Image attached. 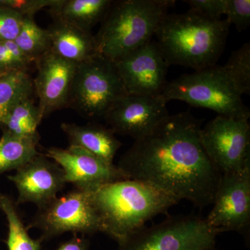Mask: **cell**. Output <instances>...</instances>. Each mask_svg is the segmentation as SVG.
I'll use <instances>...</instances> for the list:
<instances>
[{"label": "cell", "instance_id": "obj_3", "mask_svg": "<svg viewBox=\"0 0 250 250\" xmlns=\"http://www.w3.org/2000/svg\"><path fill=\"white\" fill-rule=\"evenodd\" d=\"M89 192L102 232L118 243L179 202L154 186L135 179L111 182Z\"/></svg>", "mask_w": 250, "mask_h": 250}, {"label": "cell", "instance_id": "obj_27", "mask_svg": "<svg viewBox=\"0 0 250 250\" xmlns=\"http://www.w3.org/2000/svg\"><path fill=\"white\" fill-rule=\"evenodd\" d=\"M54 0H0V6L14 10L23 18L35 16L41 10L49 8Z\"/></svg>", "mask_w": 250, "mask_h": 250}, {"label": "cell", "instance_id": "obj_1", "mask_svg": "<svg viewBox=\"0 0 250 250\" xmlns=\"http://www.w3.org/2000/svg\"><path fill=\"white\" fill-rule=\"evenodd\" d=\"M201 122L190 111L167 114L135 140L117 167L126 178L151 184L204 208L213 204L223 174L202 146Z\"/></svg>", "mask_w": 250, "mask_h": 250}, {"label": "cell", "instance_id": "obj_2", "mask_svg": "<svg viewBox=\"0 0 250 250\" xmlns=\"http://www.w3.org/2000/svg\"><path fill=\"white\" fill-rule=\"evenodd\" d=\"M227 20H213L194 10L167 14L154 36L168 65H182L195 71L215 63L223 54L229 31Z\"/></svg>", "mask_w": 250, "mask_h": 250}, {"label": "cell", "instance_id": "obj_22", "mask_svg": "<svg viewBox=\"0 0 250 250\" xmlns=\"http://www.w3.org/2000/svg\"><path fill=\"white\" fill-rule=\"evenodd\" d=\"M0 210L8 224L6 245L8 250H41L40 238L33 239L22 223L17 210V205L7 195L0 194Z\"/></svg>", "mask_w": 250, "mask_h": 250}, {"label": "cell", "instance_id": "obj_28", "mask_svg": "<svg viewBox=\"0 0 250 250\" xmlns=\"http://www.w3.org/2000/svg\"><path fill=\"white\" fill-rule=\"evenodd\" d=\"M190 9L210 19L220 20L225 14L226 0H185Z\"/></svg>", "mask_w": 250, "mask_h": 250}, {"label": "cell", "instance_id": "obj_20", "mask_svg": "<svg viewBox=\"0 0 250 250\" xmlns=\"http://www.w3.org/2000/svg\"><path fill=\"white\" fill-rule=\"evenodd\" d=\"M34 84L27 70L5 72L0 76V125L18 103L31 98Z\"/></svg>", "mask_w": 250, "mask_h": 250}, {"label": "cell", "instance_id": "obj_7", "mask_svg": "<svg viewBox=\"0 0 250 250\" xmlns=\"http://www.w3.org/2000/svg\"><path fill=\"white\" fill-rule=\"evenodd\" d=\"M218 231L197 215H173L143 227L118 243L117 250H216Z\"/></svg>", "mask_w": 250, "mask_h": 250}, {"label": "cell", "instance_id": "obj_23", "mask_svg": "<svg viewBox=\"0 0 250 250\" xmlns=\"http://www.w3.org/2000/svg\"><path fill=\"white\" fill-rule=\"evenodd\" d=\"M15 42L31 62H36L50 49L47 29H42L34 16L23 18L22 27Z\"/></svg>", "mask_w": 250, "mask_h": 250}, {"label": "cell", "instance_id": "obj_9", "mask_svg": "<svg viewBox=\"0 0 250 250\" xmlns=\"http://www.w3.org/2000/svg\"><path fill=\"white\" fill-rule=\"evenodd\" d=\"M206 153L222 174L250 165V126L243 118L217 116L201 129Z\"/></svg>", "mask_w": 250, "mask_h": 250}, {"label": "cell", "instance_id": "obj_29", "mask_svg": "<svg viewBox=\"0 0 250 250\" xmlns=\"http://www.w3.org/2000/svg\"><path fill=\"white\" fill-rule=\"evenodd\" d=\"M18 70L9 49L4 42H0V72L5 73Z\"/></svg>", "mask_w": 250, "mask_h": 250}, {"label": "cell", "instance_id": "obj_15", "mask_svg": "<svg viewBox=\"0 0 250 250\" xmlns=\"http://www.w3.org/2000/svg\"><path fill=\"white\" fill-rule=\"evenodd\" d=\"M37 75L33 81L43 118L67 107L69 95L78 64L59 57L49 49L35 62Z\"/></svg>", "mask_w": 250, "mask_h": 250}, {"label": "cell", "instance_id": "obj_5", "mask_svg": "<svg viewBox=\"0 0 250 250\" xmlns=\"http://www.w3.org/2000/svg\"><path fill=\"white\" fill-rule=\"evenodd\" d=\"M166 102L180 100L216 112L218 116L249 120L243 95L223 66L214 65L167 82L161 93Z\"/></svg>", "mask_w": 250, "mask_h": 250}, {"label": "cell", "instance_id": "obj_18", "mask_svg": "<svg viewBox=\"0 0 250 250\" xmlns=\"http://www.w3.org/2000/svg\"><path fill=\"white\" fill-rule=\"evenodd\" d=\"M111 0H54L48 8L54 21L70 23L85 31H91L101 22L107 13Z\"/></svg>", "mask_w": 250, "mask_h": 250}, {"label": "cell", "instance_id": "obj_13", "mask_svg": "<svg viewBox=\"0 0 250 250\" xmlns=\"http://www.w3.org/2000/svg\"><path fill=\"white\" fill-rule=\"evenodd\" d=\"M167 102L161 95H125L104 117L115 134L139 139L168 114Z\"/></svg>", "mask_w": 250, "mask_h": 250}, {"label": "cell", "instance_id": "obj_11", "mask_svg": "<svg viewBox=\"0 0 250 250\" xmlns=\"http://www.w3.org/2000/svg\"><path fill=\"white\" fill-rule=\"evenodd\" d=\"M129 95H161L165 88L169 65L154 41L115 61Z\"/></svg>", "mask_w": 250, "mask_h": 250}, {"label": "cell", "instance_id": "obj_21", "mask_svg": "<svg viewBox=\"0 0 250 250\" xmlns=\"http://www.w3.org/2000/svg\"><path fill=\"white\" fill-rule=\"evenodd\" d=\"M42 117L39 106L31 98L25 99L14 106L0 125L3 132L18 137L38 136L37 128Z\"/></svg>", "mask_w": 250, "mask_h": 250}, {"label": "cell", "instance_id": "obj_25", "mask_svg": "<svg viewBox=\"0 0 250 250\" xmlns=\"http://www.w3.org/2000/svg\"><path fill=\"white\" fill-rule=\"evenodd\" d=\"M227 21L234 24L238 31L246 30L250 25V0H226Z\"/></svg>", "mask_w": 250, "mask_h": 250}, {"label": "cell", "instance_id": "obj_30", "mask_svg": "<svg viewBox=\"0 0 250 250\" xmlns=\"http://www.w3.org/2000/svg\"><path fill=\"white\" fill-rule=\"evenodd\" d=\"M89 241L84 237H79L74 233L71 239L62 243L57 250H88Z\"/></svg>", "mask_w": 250, "mask_h": 250}, {"label": "cell", "instance_id": "obj_14", "mask_svg": "<svg viewBox=\"0 0 250 250\" xmlns=\"http://www.w3.org/2000/svg\"><path fill=\"white\" fill-rule=\"evenodd\" d=\"M8 179L18 190L16 205L32 203L38 208L56 198L66 184L62 167L40 153Z\"/></svg>", "mask_w": 250, "mask_h": 250}, {"label": "cell", "instance_id": "obj_8", "mask_svg": "<svg viewBox=\"0 0 250 250\" xmlns=\"http://www.w3.org/2000/svg\"><path fill=\"white\" fill-rule=\"evenodd\" d=\"M41 230V241L62 233L93 235L102 232V225L89 191L75 188L39 208L27 229Z\"/></svg>", "mask_w": 250, "mask_h": 250}, {"label": "cell", "instance_id": "obj_16", "mask_svg": "<svg viewBox=\"0 0 250 250\" xmlns=\"http://www.w3.org/2000/svg\"><path fill=\"white\" fill-rule=\"evenodd\" d=\"M46 29L50 50L62 59L80 63L98 54L92 31L60 21H54Z\"/></svg>", "mask_w": 250, "mask_h": 250}, {"label": "cell", "instance_id": "obj_19", "mask_svg": "<svg viewBox=\"0 0 250 250\" xmlns=\"http://www.w3.org/2000/svg\"><path fill=\"white\" fill-rule=\"evenodd\" d=\"M39 135L18 137L3 132L0 139V174L17 170L39 154Z\"/></svg>", "mask_w": 250, "mask_h": 250}, {"label": "cell", "instance_id": "obj_17", "mask_svg": "<svg viewBox=\"0 0 250 250\" xmlns=\"http://www.w3.org/2000/svg\"><path fill=\"white\" fill-rule=\"evenodd\" d=\"M61 128L66 135L70 146L82 148L105 162L113 164L122 144L109 127L94 123L80 125L63 123Z\"/></svg>", "mask_w": 250, "mask_h": 250}, {"label": "cell", "instance_id": "obj_26", "mask_svg": "<svg viewBox=\"0 0 250 250\" xmlns=\"http://www.w3.org/2000/svg\"><path fill=\"white\" fill-rule=\"evenodd\" d=\"M23 18L14 10L0 6V42L15 41L22 27Z\"/></svg>", "mask_w": 250, "mask_h": 250}, {"label": "cell", "instance_id": "obj_4", "mask_svg": "<svg viewBox=\"0 0 250 250\" xmlns=\"http://www.w3.org/2000/svg\"><path fill=\"white\" fill-rule=\"evenodd\" d=\"M175 1H112L95 36L98 54L115 62L152 41L163 18Z\"/></svg>", "mask_w": 250, "mask_h": 250}, {"label": "cell", "instance_id": "obj_6", "mask_svg": "<svg viewBox=\"0 0 250 250\" xmlns=\"http://www.w3.org/2000/svg\"><path fill=\"white\" fill-rule=\"evenodd\" d=\"M127 95L114 62L97 54L77 66L67 107L87 118H103Z\"/></svg>", "mask_w": 250, "mask_h": 250}, {"label": "cell", "instance_id": "obj_12", "mask_svg": "<svg viewBox=\"0 0 250 250\" xmlns=\"http://www.w3.org/2000/svg\"><path fill=\"white\" fill-rule=\"evenodd\" d=\"M45 155L62 167L65 183L72 184L80 190L93 191L105 184L128 179L117 166L80 147H49Z\"/></svg>", "mask_w": 250, "mask_h": 250}, {"label": "cell", "instance_id": "obj_10", "mask_svg": "<svg viewBox=\"0 0 250 250\" xmlns=\"http://www.w3.org/2000/svg\"><path fill=\"white\" fill-rule=\"evenodd\" d=\"M213 207L206 220L219 233L236 231L248 236L250 225V165L223 174Z\"/></svg>", "mask_w": 250, "mask_h": 250}, {"label": "cell", "instance_id": "obj_31", "mask_svg": "<svg viewBox=\"0 0 250 250\" xmlns=\"http://www.w3.org/2000/svg\"><path fill=\"white\" fill-rule=\"evenodd\" d=\"M2 74H4V73H1V72H0V76H1V75H2Z\"/></svg>", "mask_w": 250, "mask_h": 250}, {"label": "cell", "instance_id": "obj_24", "mask_svg": "<svg viewBox=\"0 0 250 250\" xmlns=\"http://www.w3.org/2000/svg\"><path fill=\"white\" fill-rule=\"evenodd\" d=\"M223 67L242 95H250V42L243 44L239 49L233 52Z\"/></svg>", "mask_w": 250, "mask_h": 250}]
</instances>
